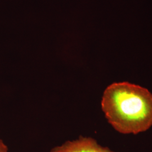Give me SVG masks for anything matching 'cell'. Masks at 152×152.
Returning <instances> with one entry per match:
<instances>
[{
  "label": "cell",
  "instance_id": "obj_2",
  "mask_svg": "<svg viewBox=\"0 0 152 152\" xmlns=\"http://www.w3.org/2000/svg\"><path fill=\"white\" fill-rule=\"evenodd\" d=\"M50 152H115L108 147L99 144L90 137L80 136L72 141H65L62 145L53 148Z\"/></svg>",
  "mask_w": 152,
  "mask_h": 152
},
{
  "label": "cell",
  "instance_id": "obj_3",
  "mask_svg": "<svg viewBox=\"0 0 152 152\" xmlns=\"http://www.w3.org/2000/svg\"><path fill=\"white\" fill-rule=\"evenodd\" d=\"M0 152H8V148L1 139H0Z\"/></svg>",
  "mask_w": 152,
  "mask_h": 152
},
{
  "label": "cell",
  "instance_id": "obj_1",
  "mask_svg": "<svg viewBox=\"0 0 152 152\" xmlns=\"http://www.w3.org/2000/svg\"><path fill=\"white\" fill-rule=\"evenodd\" d=\"M101 105L109 124L122 134L136 135L152 126V94L144 87L113 83L104 90Z\"/></svg>",
  "mask_w": 152,
  "mask_h": 152
}]
</instances>
